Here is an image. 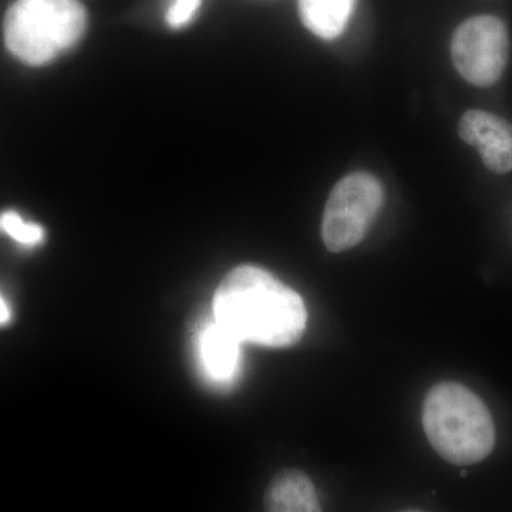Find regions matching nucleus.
I'll use <instances>...</instances> for the list:
<instances>
[{"label":"nucleus","instance_id":"obj_10","mask_svg":"<svg viewBox=\"0 0 512 512\" xmlns=\"http://www.w3.org/2000/svg\"><path fill=\"white\" fill-rule=\"evenodd\" d=\"M0 231L25 247H35L42 244L45 239V229L32 222H26L15 211L0 214Z\"/></svg>","mask_w":512,"mask_h":512},{"label":"nucleus","instance_id":"obj_8","mask_svg":"<svg viewBox=\"0 0 512 512\" xmlns=\"http://www.w3.org/2000/svg\"><path fill=\"white\" fill-rule=\"evenodd\" d=\"M265 510L272 512L320 511L318 494L311 478L299 470L278 474L265 494Z\"/></svg>","mask_w":512,"mask_h":512},{"label":"nucleus","instance_id":"obj_3","mask_svg":"<svg viewBox=\"0 0 512 512\" xmlns=\"http://www.w3.org/2000/svg\"><path fill=\"white\" fill-rule=\"evenodd\" d=\"M80 0H16L3 22L9 52L29 66H45L86 32Z\"/></svg>","mask_w":512,"mask_h":512},{"label":"nucleus","instance_id":"obj_2","mask_svg":"<svg viewBox=\"0 0 512 512\" xmlns=\"http://www.w3.org/2000/svg\"><path fill=\"white\" fill-rule=\"evenodd\" d=\"M423 427L436 453L456 466L480 463L494 448L490 410L460 383L444 382L430 390L423 404Z\"/></svg>","mask_w":512,"mask_h":512},{"label":"nucleus","instance_id":"obj_1","mask_svg":"<svg viewBox=\"0 0 512 512\" xmlns=\"http://www.w3.org/2000/svg\"><path fill=\"white\" fill-rule=\"evenodd\" d=\"M214 319L241 342L285 348L302 338L308 322L298 292L254 265L232 269L218 286Z\"/></svg>","mask_w":512,"mask_h":512},{"label":"nucleus","instance_id":"obj_6","mask_svg":"<svg viewBox=\"0 0 512 512\" xmlns=\"http://www.w3.org/2000/svg\"><path fill=\"white\" fill-rule=\"evenodd\" d=\"M458 136L477 148L483 163L495 174L512 171V124L484 110H468L458 123Z\"/></svg>","mask_w":512,"mask_h":512},{"label":"nucleus","instance_id":"obj_4","mask_svg":"<svg viewBox=\"0 0 512 512\" xmlns=\"http://www.w3.org/2000/svg\"><path fill=\"white\" fill-rule=\"evenodd\" d=\"M383 205V188L369 173H353L335 185L326 202L322 239L333 254L356 247Z\"/></svg>","mask_w":512,"mask_h":512},{"label":"nucleus","instance_id":"obj_7","mask_svg":"<svg viewBox=\"0 0 512 512\" xmlns=\"http://www.w3.org/2000/svg\"><path fill=\"white\" fill-rule=\"evenodd\" d=\"M241 340L212 319L197 335V359L202 375L215 386L234 383L241 369Z\"/></svg>","mask_w":512,"mask_h":512},{"label":"nucleus","instance_id":"obj_11","mask_svg":"<svg viewBox=\"0 0 512 512\" xmlns=\"http://www.w3.org/2000/svg\"><path fill=\"white\" fill-rule=\"evenodd\" d=\"M200 6L201 0H174L173 5L167 10L165 20L171 28H184L194 18Z\"/></svg>","mask_w":512,"mask_h":512},{"label":"nucleus","instance_id":"obj_9","mask_svg":"<svg viewBox=\"0 0 512 512\" xmlns=\"http://www.w3.org/2000/svg\"><path fill=\"white\" fill-rule=\"evenodd\" d=\"M356 0H299L303 25L322 39H335L348 25Z\"/></svg>","mask_w":512,"mask_h":512},{"label":"nucleus","instance_id":"obj_5","mask_svg":"<svg viewBox=\"0 0 512 512\" xmlns=\"http://www.w3.org/2000/svg\"><path fill=\"white\" fill-rule=\"evenodd\" d=\"M507 25L493 15L464 20L451 39V59L466 82L477 87L494 86L510 60Z\"/></svg>","mask_w":512,"mask_h":512},{"label":"nucleus","instance_id":"obj_12","mask_svg":"<svg viewBox=\"0 0 512 512\" xmlns=\"http://www.w3.org/2000/svg\"><path fill=\"white\" fill-rule=\"evenodd\" d=\"M12 319V311H10L8 303L0 295V325H6Z\"/></svg>","mask_w":512,"mask_h":512}]
</instances>
